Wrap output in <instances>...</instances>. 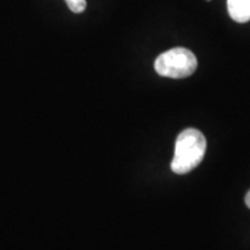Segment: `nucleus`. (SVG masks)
Returning a JSON list of instances; mask_svg holds the SVG:
<instances>
[{
	"label": "nucleus",
	"mask_w": 250,
	"mask_h": 250,
	"mask_svg": "<svg viewBox=\"0 0 250 250\" xmlns=\"http://www.w3.org/2000/svg\"><path fill=\"white\" fill-rule=\"evenodd\" d=\"M208 1H211V0H208Z\"/></svg>",
	"instance_id": "423d86ee"
},
{
	"label": "nucleus",
	"mask_w": 250,
	"mask_h": 250,
	"mask_svg": "<svg viewBox=\"0 0 250 250\" xmlns=\"http://www.w3.org/2000/svg\"><path fill=\"white\" fill-rule=\"evenodd\" d=\"M73 13H83L86 8V0H65Z\"/></svg>",
	"instance_id": "20e7f679"
},
{
	"label": "nucleus",
	"mask_w": 250,
	"mask_h": 250,
	"mask_svg": "<svg viewBox=\"0 0 250 250\" xmlns=\"http://www.w3.org/2000/svg\"><path fill=\"white\" fill-rule=\"evenodd\" d=\"M227 8L229 17L236 22L250 21V0H227Z\"/></svg>",
	"instance_id": "7ed1b4c3"
},
{
	"label": "nucleus",
	"mask_w": 250,
	"mask_h": 250,
	"mask_svg": "<svg viewBox=\"0 0 250 250\" xmlns=\"http://www.w3.org/2000/svg\"><path fill=\"white\" fill-rule=\"evenodd\" d=\"M245 202H246V205L248 206V208H250V190H249L248 192H247L246 198H245Z\"/></svg>",
	"instance_id": "39448f33"
},
{
	"label": "nucleus",
	"mask_w": 250,
	"mask_h": 250,
	"mask_svg": "<svg viewBox=\"0 0 250 250\" xmlns=\"http://www.w3.org/2000/svg\"><path fill=\"white\" fill-rule=\"evenodd\" d=\"M206 151V139L199 130L182 131L175 143L174 158L170 167L175 174L190 173L201 164Z\"/></svg>",
	"instance_id": "f257e3e1"
},
{
	"label": "nucleus",
	"mask_w": 250,
	"mask_h": 250,
	"mask_svg": "<svg viewBox=\"0 0 250 250\" xmlns=\"http://www.w3.org/2000/svg\"><path fill=\"white\" fill-rule=\"evenodd\" d=\"M154 68L161 77L183 79L190 77L197 68V58L190 50L174 48L155 59Z\"/></svg>",
	"instance_id": "f03ea898"
}]
</instances>
